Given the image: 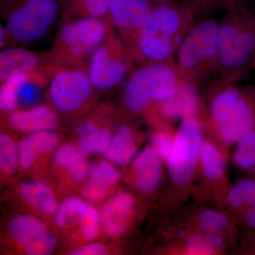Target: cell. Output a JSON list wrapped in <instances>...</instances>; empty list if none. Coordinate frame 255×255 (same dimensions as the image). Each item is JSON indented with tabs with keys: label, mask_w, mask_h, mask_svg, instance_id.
Listing matches in <instances>:
<instances>
[{
	"label": "cell",
	"mask_w": 255,
	"mask_h": 255,
	"mask_svg": "<svg viewBox=\"0 0 255 255\" xmlns=\"http://www.w3.org/2000/svg\"><path fill=\"white\" fill-rule=\"evenodd\" d=\"M151 2L154 4H162V3L169 2V1H172L173 0H150Z\"/></svg>",
	"instance_id": "37"
},
{
	"label": "cell",
	"mask_w": 255,
	"mask_h": 255,
	"mask_svg": "<svg viewBox=\"0 0 255 255\" xmlns=\"http://www.w3.org/2000/svg\"><path fill=\"white\" fill-rule=\"evenodd\" d=\"M19 164L18 145L14 138L6 132L0 135V169L6 177L14 175Z\"/></svg>",
	"instance_id": "28"
},
{
	"label": "cell",
	"mask_w": 255,
	"mask_h": 255,
	"mask_svg": "<svg viewBox=\"0 0 255 255\" xmlns=\"http://www.w3.org/2000/svg\"><path fill=\"white\" fill-rule=\"evenodd\" d=\"M112 28L110 21L102 18H62L50 50L55 65L87 67L92 53Z\"/></svg>",
	"instance_id": "5"
},
{
	"label": "cell",
	"mask_w": 255,
	"mask_h": 255,
	"mask_svg": "<svg viewBox=\"0 0 255 255\" xmlns=\"http://www.w3.org/2000/svg\"><path fill=\"white\" fill-rule=\"evenodd\" d=\"M48 99L57 112L77 113L95 97L96 90L86 66L60 68L48 85Z\"/></svg>",
	"instance_id": "9"
},
{
	"label": "cell",
	"mask_w": 255,
	"mask_h": 255,
	"mask_svg": "<svg viewBox=\"0 0 255 255\" xmlns=\"http://www.w3.org/2000/svg\"><path fill=\"white\" fill-rule=\"evenodd\" d=\"M221 80L236 83L249 75L255 60V14L245 4L227 9L218 25Z\"/></svg>",
	"instance_id": "2"
},
{
	"label": "cell",
	"mask_w": 255,
	"mask_h": 255,
	"mask_svg": "<svg viewBox=\"0 0 255 255\" xmlns=\"http://www.w3.org/2000/svg\"><path fill=\"white\" fill-rule=\"evenodd\" d=\"M228 200L233 207L243 210L247 224L255 230V181L240 182L230 191Z\"/></svg>",
	"instance_id": "25"
},
{
	"label": "cell",
	"mask_w": 255,
	"mask_h": 255,
	"mask_svg": "<svg viewBox=\"0 0 255 255\" xmlns=\"http://www.w3.org/2000/svg\"><path fill=\"white\" fill-rule=\"evenodd\" d=\"M28 78L29 72L18 73L1 82L0 87V109L1 112L9 114L18 110L20 106V95Z\"/></svg>",
	"instance_id": "27"
},
{
	"label": "cell",
	"mask_w": 255,
	"mask_h": 255,
	"mask_svg": "<svg viewBox=\"0 0 255 255\" xmlns=\"http://www.w3.org/2000/svg\"><path fill=\"white\" fill-rule=\"evenodd\" d=\"M191 85L182 83L172 98L161 106L162 113L168 118L176 117H187L194 115L197 107V102Z\"/></svg>",
	"instance_id": "26"
},
{
	"label": "cell",
	"mask_w": 255,
	"mask_h": 255,
	"mask_svg": "<svg viewBox=\"0 0 255 255\" xmlns=\"http://www.w3.org/2000/svg\"><path fill=\"white\" fill-rule=\"evenodd\" d=\"M153 145L154 149L161 159H168L173 147L168 134L163 132H156L153 136Z\"/></svg>",
	"instance_id": "34"
},
{
	"label": "cell",
	"mask_w": 255,
	"mask_h": 255,
	"mask_svg": "<svg viewBox=\"0 0 255 255\" xmlns=\"http://www.w3.org/2000/svg\"><path fill=\"white\" fill-rule=\"evenodd\" d=\"M238 142L239 144L235 154V162L242 168H255V130L247 133Z\"/></svg>",
	"instance_id": "31"
},
{
	"label": "cell",
	"mask_w": 255,
	"mask_h": 255,
	"mask_svg": "<svg viewBox=\"0 0 255 255\" xmlns=\"http://www.w3.org/2000/svg\"><path fill=\"white\" fill-rule=\"evenodd\" d=\"M254 68H255V64H254Z\"/></svg>",
	"instance_id": "38"
},
{
	"label": "cell",
	"mask_w": 255,
	"mask_h": 255,
	"mask_svg": "<svg viewBox=\"0 0 255 255\" xmlns=\"http://www.w3.org/2000/svg\"><path fill=\"white\" fill-rule=\"evenodd\" d=\"M108 250L105 245L100 243H91L80 247L71 253L74 255H105Z\"/></svg>",
	"instance_id": "35"
},
{
	"label": "cell",
	"mask_w": 255,
	"mask_h": 255,
	"mask_svg": "<svg viewBox=\"0 0 255 255\" xmlns=\"http://www.w3.org/2000/svg\"><path fill=\"white\" fill-rule=\"evenodd\" d=\"M136 147L131 128L122 125L117 128L113 134L104 157L114 164L126 166L134 159Z\"/></svg>",
	"instance_id": "23"
},
{
	"label": "cell",
	"mask_w": 255,
	"mask_h": 255,
	"mask_svg": "<svg viewBox=\"0 0 255 255\" xmlns=\"http://www.w3.org/2000/svg\"><path fill=\"white\" fill-rule=\"evenodd\" d=\"M220 82L210 104L211 122L226 141L238 142L255 130V87Z\"/></svg>",
	"instance_id": "3"
},
{
	"label": "cell",
	"mask_w": 255,
	"mask_h": 255,
	"mask_svg": "<svg viewBox=\"0 0 255 255\" xmlns=\"http://www.w3.org/2000/svg\"><path fill=\"white\" fill-rule=\"evenodd\" d=\"M134 201L132 196L119 192L111 196L100 209L101 227L107 237H121L127 232Z\"/></svg>",
	"instance_id": "15"
},
{
	"label": "cell",
	"mask_w": 255,
	"mask_h": 255,
	"mask_svg": "<svg viewBox=\"0 0 255 255\" xmlns=\"http://www.w3.org/2000/svg\"><path fill=\"white\" fill-rule=\"evenodd\" d=\"M114 164L107 159H100L90 164L88 180L82 188L85 200L99 202L104 200L121 179V173Z\"/></svg>",
	"instance_id": "17"
},
{
	"label": "cell",
	"mask_w": 255,
	"mask_h": 255,
	"mask_svg": "<svg viewBox=\"0 0 255 255\" xmlns=\"http://www.w3.org/2000/svg\"><path fill=\"white\" fill-rule=\"evenodd\" d=\"M8 231L26 255H50L56 246V238L46 223L32 215L15 216L9 221Z\"/></svg>",
	"instance_id": "11"
},
{
	"label": "cell",
	"mask_w": 255,
	"mask_h": 255,
	"mask_svg": "<svg viewBox=\"0 0 255 255\" xmlns=\"http://www.w3.org/2000/svg\"><path fill=\"white\" fill-rule=\"evenodd\" d=\"M63 0H1L5 28L12 46L39 41L61 13Z\"/></svg>",
	"instance_id": "7"
},
{
	"label": "cell",
	"mask_w": 255,
	"mask_h": 255,
	"mask_svg": "<svg viewBox=\"0 0 255 255\" xmlns=\"http://www.w3.org/2000/svg\"><path fill=\"white\" fill-rule=\"evenodd\" d=\"M195 16L184 3L155 4L148 21L127 48L135 66L175 61L174 55Z\"/></svg>",
	"instance_id": "1"
},
{
	"label": "cell",
	"mask_w": 255,
	"mask_h": 255,
	"mask_svg": "<svg viewBox=\"0 0 255 255\" xmlns=\"http://www.w3.org/2000/svg\"><path fill=\"white\" fill-rule=\"evenodd\" d=\"M154 6L150 0H110V22L127 48L148 21Z\"/></svg>",
	"instance_id": "12"
},
{
	"label": "cell",
	"mask_w": 255,
	"mask_h": 255,
	"mask_svg": "<svg viewBox=\"0 0 255 255\" xmlns=\"http://www.w3.org/2000/svg\"><path fill=\"white\" fill-rule=\"evenodd\" d=\"M187 250L191 255H211L223 246V240L213 234L197 233L187 241Z\"/></svg>",
	"instance_id": "30"
},
{
	"label": "cell",
	"mask_w": 255,
	"mask_h": 255,
	"mask_svg": "<svg viewBox=\"0 0 255 255\" xmlns=\"http://www.w3.org/2000/svg\"><path fill=\"white\" fill-rule=\"evenodd\" d=\"M245 1L246 0H223V4H224V7L228 9L244 4Z\"/></svg>",
	"instance_id": "36"
},
{
	"label": "cell",
	"mask_w": 255,
	"mask_h": 255,
	"mask_svg": "<svg viewBox=\"0 0 255 255\" xmlns=\"http://www.w3.org/2000/svg\"><path fill=\"white\" fill-rule=\"evenodd\" d=\"M200 157L203 170L206 177L217 179L224 173V159L212 144L204 142L201 145Z\"/></svg>",
	"instance_id": "29"
},
{
	"label": "cell",
	"mask_w": 255,
	"mask_h": 255,
	"mask_svg": "<svg viewBox=\"0 0 255 255\" xmlns=\"http://www.w3.org/2000/svg\"><path fill=\"white\" fill-rule=\"evenodd\" d=\"M201 124L194 115L184 117L168 159L169 172L176 184L190 180L201 147Z\"/></svg>",
	"instance_id": "10"
},
{
	"label": "cell",
	"mask_w": 255,
	"mask_h": 255,
	"mask_svg": "<svg viewBox=\"0 0 255 255\" xmlns=\"http://www.w3.org/2000/svg\"><path fill=\"white\" fill-rule=\"evenodd\" d=\"M135 185L144 193L155 191L162 179L160 157L155 149L146 147L134 160Z\"/></svg>",
	"instance_id": "21"
},
{
	"label": "cell",
	"mask_w": 255,
	"mask_h": 255,
	"mask_svg": "<svg viewBox=\"0 0 255 255\" xmlns=\"http://www.w3.org/2000/svg\"><path fill=\"white\" fill-rule=\"evenodd\" d=\"M200 224L206 231L219 232L223 231L228 225L226 216L213 211H206L201 214Z\"/></svg>",
	"instance_id": "32"
},
{
	"label": "cell",
	"mask_w": 255,
	"mask_h": 255,
	"mask_svg": "<svg viewBox=\"0 0 255 255\" xmlns=\"http://www.w3.org/2000/svg\"><path fill=\"white\" fill-rule=\"evenodd\" d=\"M53 216L55 226L59 229L78 225L82 237L87 241L95 240L102 230L100 211L85 199L76 196L65 199Z\"/></svg>",
	"instance_id": "13"
},
{
	"label": "cell",
	"mask_w": 255,
	"mask_h": 255,
	"mask_svg": "<svg viewBox=\"0 0 255 255\" xmlns=\"http://www.w3.org/2000/svg\"><path fill=\"white\" fill-rule=\"evenodd\" d=\"M127 80L124 105L135 114L143 113L154 104L161 107L182 85L176 61L136 65Z\"/></svg>",
	"instance_id": "4"
},
{
	"label": "cell",
	"mask_w": 255,
	"mask_h": 255,
	"mask_svg": "<svg viewBox=\"0 0 255 255\" xmlns=\"http://www.w3.org/2000/svg\"><path fill=\"white\" fill-rule=\"evenodd\" d=\"M135 67L131 55L114 28L92 53L87 65L92 84L98 92L118 86Z\"/></svg>",
	"instance_id": "8"
},
{
	"label": "cell",
	"mask_w": 255,
	"mask_h": 255,
	"mask_svg": "<svg viewBox=\"0 0 255 255\" xmlns=\"http://www.w3.org/2000/svg\"><path fill=\"white\" fill-rule=\"evenodd\" d=\"M112 136L110 128L93 117L82 121L77 128L78 146L87 155H104Z\"/></svg>",
	"instance_id": "19"
},
{
	"label": "cell",
	"mask_w": 255,
	"mask_h": 255,
	"mask_svg": "<svg viewBox=\"0 0 255 255\" xmlns=\"http://www.w3.org/2000/svg\"><path fill=\"white\" fill-rule=\"evenodd\" d=\"M8 114L10 127L24 133L55 130L60 125L58 112L49 105H38Z\"/></svg>",
	"instance_id": "16"
},
{
	"label": "cell",
	"mask_w": 255,
	"mask_h": 255,
	"mask_svg": "<svg viewBox=\"0 0 255 255\" xmlns=\"http://www.w3.org/2000/svg\"><path fill=\"white\" fill-rule=\"evenodd\" d=\"M49 64H54L51 51L36 52L17 46L3 48L0 52V82Z\"/></svg>",
	"instance_id": "14"
},
{
	"label": "cell",
	"mask_w": 255,
	"mask_h": 255,
	"mask_svg": "<svg viewBox=\"0 0 255 255\" xmlns=\"http://www.w3.org/2000/svg\"><path fill=\"white\" fill-rule=\"evenodd\" d=\"M18 193L26 205L43 216H54L59 207L54 191L43 181H24L20 184Z\"/></svg>",
	"instance_id": "18"
},
{
	"label": "cell",
	"mask_w": 255,
	"mask_h": 255,
	"mask_svg": "<svg viewBox=\"0 0 255 255\" xmlns=\"http://www.w3.org/2000/svg\"><path fill=\"white\" fill-rule=\"evenodd\" d=\"M60 140V135L55 130L27 134L18 144L20 167L29 169L38 156L56 150Z\"/></svg>",
	"instance_id": "20"
},
{
	"label": "cell",
	"mask_w": 255,
	"mask_h": 255,
	"mask_svg": "<svg viewBox=\"0 0 255 255\" xmlns=\"http://www.w3.org/2000/svg\"><path fill=\"white\" fill-rule=\"evenodd\" d=\"M110 0H63L62 18L95 17L110 21Z\"/></svg>",
	"instance_id": "24"
},
{
	"label": "cell",
	"mask_w": 255,
	"mask_h": 255,
	"mask_svg": "<svg viewBox=\"0 0 255 255\" xmlns=\"http://www.w3.org/2000/svg\"><path fill=\"white\" fill-rule=\"evenodd\" d=\"M184 4L187 5L196 14H209L224 7L223 0H184Z\"/></svg>",
	"instance_id": "33"
},
{
	"label": "cell",
	"mask_w": 255,
	"mask_h": 255,
	"mask_svg": "<svg viewBox=\"0 0 255 255\" xmlns=\"http://www.w3.org/2000/svg\"><path fill=\"white\" fill-rule=\"evenodd\" d=\"M218 25L210 18L194 21L183 39L175 61L184 85L195 86L219 71Z\"/></svg>",
	"instance_id": "6"
},
{
	"label": "cell",
	"mask_w": 255,
	"mask_h": 255,
	"mask_svg": "<svg viewBox=\"0 0 255 255\" xmlns=\"http://www.w3.org/2000/svg\"><path fill=\"white\" fill-rule=\"evenodd\" d=\"M86 155L78 145L64 144L55 150L53 162L55 167L68 172L74 182L80 183L88 175Z\"/></svg>",
	"instance_id": "22"
}]
</instances>
